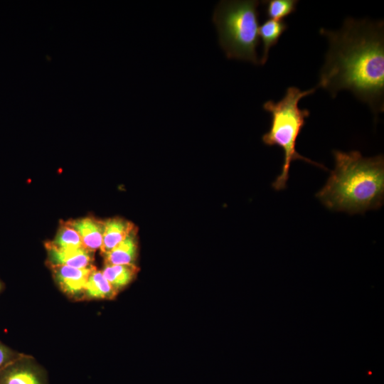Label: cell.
<instances>
[{
    "mask_svg": "<svg viewBox=\"0 0 384 384\" xmlns=\"http://www.w3.org/2000/svg\"><path fill=\"white\" fill-rule=\"evenodd\" d=\"M383 21L346 18L337 31L320 29L329 44L316 88L335 97L348 90L373 113L384 110Z\"/></svg>",
    "mask_w": 384,
    "mask_h": 384,
    "instance_id": "cell-1",
    "label": "cell"
},
{
    "mask_svg": "<svg viewBox=\"0 0 384 384\" xmlns=\"http://www.w3.org/2000/svg\"><path fill=\"white\" fill-rule=\"evenodd\" d=\"M334 169L316 197L328 209L362 214L383 203V155L364 157L358 151H333Z\"/></svg>",
    "mask_w": 384,
    "mask_h": 384,
    "instance_id": "cell-2",
    "label": "cell"
},
{
    "mask_svg": "<svg viewBox=\"0 0 384 384\" xmlns=\"http://www.w3.org/2000/svg\"><path fill=\"white\" fill-rule=\"evenodd\" d=\"M316 89L314 87L302 91L298 87H289L279 101L268 100L263 104L264 110L271 114V123L269 131L263 134L262 140L267 146L281 147L284 153L281 173L272 183L276 191L286 188L293 161L302 160L327 170L324 165L302 156L296 149L297 137L306 124V119L310 115L309 110L300 109L298 103L302 97L314 93Z\"/></svg>",
    "mask_w": 384,
    "mask_h": 384,
    "instance_id": "cell-3",
    "label": "cell"
},
{
    "mask_svg": "<svg viewBox=\"0 0 384 384\" xmlns=\"http://www.w3.org/2000/svg\"><path fill=\"white\" fill-rule=\"evenodd\" d=\"M260 1L255 0L221 1L213 12V21L219 44L228 59L260 64L259 45Z\"/></svg>",
    "mask_w": 384,
    "mask_h": 384,
    "instance_id": "cell-4",
    "label": "cell"
},
{
    "mask_svg": "<svg viewBox=\"0 0 384 384\" xmlns=\"http://www.w3.org/2000/svg\"><path fill=\"white\" fill-rule=\"evenodd\" d=\"M23 356L0 372V384H46L42 370Z\"/></svg>",
    "mask_w": 384,
    "mask_h": 384,
    "instance_id": "cell-5",
    "label": "cell"
},
{
    "mask_svg": "<svg viewBox=\"0 0 384 384\" xmlns=\"http://www.w3.org/2000/svg\"><path fill=\"white\" fill-rule=\"evenodd\" d=\"M53 277L60 289L71 297H81L90 274L95 267L75 268L64 265H50Z\"/></svg>",
    "mask_w": 384,
    "mask_h": 384,
    "instance_id": "cell-6",
    "label": "cell"
},
{
    "mask_svg": "<svg viewBox=\"0 0 384 384\" xmlns=\"http://www.w3.org/2000/svg\"><path fill=\"white\" fill-rule=\"evenodd\" d=\"M49 265H64L75 268H86L92 266L93 252L85 247L62 249L46 243Z\"/></svg>",
    "mask_w": 384,
    "mask_h": 384,
    "instance_id": "cell-7",
    "label": "cell"
},
{
    "mask_svg": "<svg viewBox=\"0 0 384 384\" xmlns=\"http://www.w3.org/2000/svg\"><path fill=\"white\" fill-rule=\"evenodd\" d=\"M66 223L79 234L83 247L93 252L102 242L103 221L92 218L69 220Z\"/></svg>",
    "mask_w": 384,
    "mask_h": 384,
    "instance_id": "cell-8",
    "label": "cell"
},
{
    "mask_svg": "<svg viewBox=\"0 0 384 384\" xmlns=\"http://www.w3.org/2000/svg\"><path fill=\"white\" fill-rule=\"evenodd\" d=\"M135 229L134 225L127 220L114 218L103 221L102 242L100 251L105 255L112 250Z\"/></svg>",
    "mask_w": 384,
    "mask_h": 384,
    "instance_id": "cell-9",
    "label": "cell"
},
{
    "mask_svg": "<svg viewBox=\"0 0 384 384\" xmlns=\"http://www.w3.org/2000/svg\"><path fill=\"white\" fill-rule=\"evenodd\" d=\"M137 250V230L134 229L112 250L103 255L105 264L135 265Z\"/></svg>",
    "mask_w": 384,
    "mask_h": 384,
    "instance_id": "cell-10",
    "label": "cell"
},
{
    "mask_svg": "<svg viewBox=\"0 0 384 384\" xmlns=\"http://www.w3.org/2000/svg\"><path fill=\"white\" fill-rule=\"evenodd\" d=\"M117 294V292L104 277L102 271L95 267L85 284L82 297L87 299H113Z\"/></svg>",
    "mask_w": 384,
    "mask_h": 384,
    "instance_id": "cell-11",
    "label": "cell"
},
{
    "mask_svg": "<svg viewBox=\"0 0 384 384\" xmlns=\"http://www.w3.org/2000/svg\"><path fill=\"white\" fill-rule=\"evenodd\" d=\"M139 269L136 265L105 264L102 272L113 289L118 293L135 278Z\"/></svg>",
    "mask_w": 384,
    "mask_h": 384,
    "instance_id": "cell-12",
    "label": "cell"
},
{
    "mask_svg": "<svg viewBox=\"0 0 384 384\" xmlns=\"http://www.w3.org/2000/svg\"><path fill=\"white\" fill-rule=\"evenodd\" d=\"M287 28L288 26L285 21L274 19L265 21L259 27L258 34L263 43L262 56L260 59L261 65H264L267 62L270 49L277 43L280 36Z\"/></svg>",
    "mask_w": 384,
    "mask_h": 384,
    "instance_id": "cell-13",
    "label": "cell"
},
{
    "mask_svg": "<svg viewBox=\"0 0 384 384\" xmlns=\"http://www.w3.org/2000/svg\"><path fill=\"white\" fill-rule=\"evenodd\" d=\"M50 242L55 247L62 249H75L83 247L78 232L66 223L61 225L55 239Z\"/></svg>",
    "mask_w": 384,
    "mask_h": 384,
    "instance_id": "cell-14",
    "label": "cell"
},
{
    "mask_svg": "<svg viewBox=\"0 0 384 384\" xmlns=\"http://www.w3.org/2000/svg\"><path fill=\"white\" fill-rule=\"evenodd\" d=\"M267 16L274 20H281L295 11L298 1L269 0L264 1Z\"/></svg>",
    "mask_w": 384,
    "mask_h": 384,
    "instance_id": "cell-15",
    "label": "cell"
},
{
    "mask_svg": "<svg viewBox=\"0 0 384 384\" xmlns=\"http://www.w3.org/2000/svg\"><path fill=\"white\" fill-rule=\"evenodd\" d=\"M23 356L0 342V372Z\"/></svg>",
    "mask_w": 384,
    "mask_h": 384,
    "instance_id": "cell-16",
    "label": "cell"
},
{
    "mask_svg": "<svg viewBox=\"0 0 384 384\" xmlns=\"http://www.w3.org/2000/svg\"><path fill=\"white\" fill-rule=\"evenodd\" d=\"M1 288H2V284H1V282H0V291H1Z\"/></svg>",
    "mask_w": 384,
    "mask_h": 384,
    "instance_id": "cell-17",
    "label": "cell"
}]
</instances>
